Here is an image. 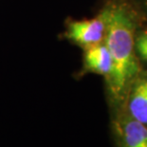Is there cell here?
I'll use <instances>...</instances> for the list:
<instances>
[{
    "label": "cell",
    "instance_id": "obj_1",
    "mask_svg": "<svg viewBox=\"0 0 147 147\" xmlns=\"http://www.w3.org/2000/svg\"><path fill=\"white\" fill-rule=\"evenodd\" d=\"M107 15L105 43L113 61L111 74L105 80L107 99L112 109L123 104L127 89L142 69L135 51V35L145 23L134 0H102Z\"/></svg>",
    "mask_w": 147,
    "mask_h": 147
},
{
    "label": "cell",
    "instance_id": "obj_2",
    "mask_svg": "<svg viewBox=\"0 0 147 147\" xmlns=\"http://www.w3.org/2000/svg\"><path fill=\"white\" fill-rule=\"evenodd\" d=\"M65 30L59 39L65 40L81 49L105 42L107 32V15L102 7L93 17L74 19L67 17L64 23Z\"/></svg>",
    "mask_w": 147,
    "mask_h": 147
},
{
    "label": "cell",
    "instance_id": "obj_3",
    "mask_svg": "<svg viewBox=\"0 0 147 147\" xmlns=\"http://www.w3.org/2000/svg\"><path fill=\"white\" fill-rule=\"evenodd\" d=\"M111 125L119 147H147V126L121 107L112 110Z\"/></svg>",
    "mask_w": 147,
    "mask_h": 147
},
{
    "label": "cell",
    "instance_id": "obj_4",
    "mask_svg": "<svg viewBox=\"0 0 147 147\" xmlns=\"http://www.w3.org/2000/svg\"><path fill=\"white\" fill-rule=\"evenodd\" d=\"M126 113L147 126V69L142 68L131 82L123 104Z\"/></svg>",
    "mask_w": 147,
    "mask_h": 147
},
{
    "label": "cell",
    "instance_id": "obj_5",
    "mask_svg": "<svg viewBox=\"0 0 147 147\" xmlns=\"http://www.w3.org/2000/svg\"><path fill=\"white\" fill-rule=\"evenodd\" d=\"M113 67L111 54L105 43L90 47L83 49L82 65L81 68L74 74L76 79H81L87 74H96L107 79L111 74Z\"/></svg>",
    "mask_w": 147,
    "mask_h": 147
},
{
    "label": "cell",
    "instance_id": "obj_6",
    "mask_svg": "<svg viewBox=\"0 0 147 147\" xmlns=\"http://www.w3.org/2000/svg\"><path fill=\"white\" fill-rule=\"evenodd\" d=\"M135 51L140 65L147 69V26L142 25L135 35Z\"/></svg>",
    "mask_w": 147,
    "mask_h": 147
},
{
    "label": "cell",
    "instance_id": "obj_7",
    "mask_svg": "<svg viewBox=\"0 0 147 147\" xmlns=\"http://www.w3.org/2000/svg\"><path fill=\"white\" fill-rule=\"evenodd\" d=\"M139 8L144 22H147V0H134Z\"/></svg>",
    "mask_w": 147,
    "mask_h": 147
}]
</instances>
